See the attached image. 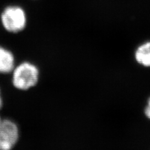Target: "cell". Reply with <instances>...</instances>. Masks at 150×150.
<instances>
[{
  "instance_id": "obj_6",
  "label": "cell",
  "mask_w": 150,
  "mask_h": 150,
  "mask_svg": "<svg viewBox=\"0 0 150 150\" xmlns=\"http://www.w3.org/2000/svg\"><path fill=\"white\" fill-rule=\"evenodd\" d=\"M144 113L145 116L150 120V96L147 100L146 105L145 106L144 110Z\"/></svg>"
},
{
  "instance_id": "obj_5",
  "label": "cell",
  "mask_w": 150,
  "mask_h": 150,
  "mask_svg": "<svg viewBox=\"0 0 150 150\" xmlns=\"http://www.w3.org/2000/svg\"><path fill=\"white\" fill-rule=\"evenodd\" d=\"M15 68V58L9 50L0 46V73H9Z\"/></svg>"
},
{
  "instance_id": "obj_1",
  "label": "cell",
  "mask_w": 150,
  "mask_h": 150,
  "mask_svg": "<svg viewBox=\"0 0 150 150\" xmlns=\"http://www.w3.org/2000/svg\"><path fill=\"white\" fill-rule=\"evenodd\" d=\"M38 79V69L29 62L23 63L13 70L12 83L18 90H29L36 85Z\"/></svg>"
},
{
  "instance_id": "obj_4",
  "label": "cell",
  "mask_w": 150,
  "mask_h": 150,
  "mask_svg": "<svg viewBox=\"0 0 150 150\" xmlns=\"http://www.w3.org/2000/svg\"><path fill=\"white\" fill-rule=\"evenodd\" d=\"M134 59L138 64L145 68H150V41L139 45L134 52Z\"/></svg>"
},
{
  "instance_id": "obj_3",
  "label": "cell",
  "mask_w": 150,
  "mask_h": 150,
  "mask_svg": "<svg viewBox=\"0 0 150 150\" xmlns=\"http://www.w3.org/2000/svg\"><path fill=\"white\" fill-rule=\"evenodd\" d=\"M20 137L18 125L12 120L0 117V150H10Z\"/></svg>"
},
{
  "instance_id": "obj_7",
  "label": "cell",
  "mask_w": 150,
  "mask_h": 150,
  "mask_svg": "<svg viewBox=\"0 0 150 150\" xmlns=\"http://www.w3.org/2000/svg\"><path fill=\"white\" fill-rule=\"evenodd\" d=\"M2 106H3V101H2V98L1 97V95H0V110H1Z\"/></svg>"
},
{
  "instance_id": "obj_2",
  "label": "cell",
  "mask_w": 150,
  "mask_h": 150,
  "mask_svg": "<svg viewBox=\"0 0 150 150\" xmlns=\"http://www.w3.org/2000/svg\"><path fill=\"white\" fill-rule=\"evenodd\" d=\"M1 21L7 31L16 33L25 28L27 21L26 13L20 6H9L2 12Z\"/></svg>"
}]
</instances>
